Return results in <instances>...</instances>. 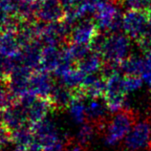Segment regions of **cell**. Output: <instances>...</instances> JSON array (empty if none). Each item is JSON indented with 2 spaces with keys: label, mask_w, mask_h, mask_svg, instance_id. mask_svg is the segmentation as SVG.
Returning <instances> with one entry per match:
<instances>
[{
  "label": "cell",
  "mask_w": 151,
  "mask_h": 151,
  "mask_svg": "<svg viewBox=\"0 0 151 151\" xmlns=\"http://www.w3.org/2000/svg\"><path fill=\"white\" fill-rule=\"evenodd\" d=\"M34 142L32 151H63L64 142L59 137L55 124L50 121L42 120L33 125Z\"/></svg>",
  "instance_id": "6da1fadb"
},
{
  "label": "cell",
  "mask_w": 151,
  "mask_h": 151,
  "mask_svg": "<svg viewBox=\"0 0 151 151\" xmlns=\"http://www.w3.org/2000/svg\"><path fill=\"white\" fill-rule=\"evenodd\" d=\"M99 50L102 57L108 61L112 63L120 62L128 52V40L124 35H113L101 43Z\"/></svg>",
  "instance_id": "7a4b0ae2"
},
{
  "label": "cell",
  "mask_w": 151,
  "mask_h": 151,
  "mask_svg": "<svg viewBox=\"0 0 151 151\" xmlns=\"http://www.w3.org/2000/svg\"><path fill=\"white\" fill-rule=\"evenodd\" d=\"M150 26L149 15L142 10H131L122 19V27L127 35L137 39H142Z\"/></svg>",
  "instance_id": "3957f363"
},
{
  "label": "cell",
  "mask_w": 151,
  "mask_h": 151,
  "mask_svg": "<svg viewBox=\"0 0 151 151\" xmlns=\"http://www.w3.org/2000/svg\"><path fill=\"white\" fill-rule=\"evenodd\" d=\"M35 15L46 23L58 22L65 14L59 0H37L34 1Z\"/></svg>",
  "instance_id": "277c9868"
},
{
  "label": "cell",
  "mask_w": 151,
  "mask_h": 151,
  "mask_svg": "<svg viewBox=\"0 0 151 151\" xmlns=\"http://www.w3.org/2000/svg\"><path fill=\"white\" fill-rule=\"evenodd\" d=\"M94 13L97 15L96 17L98 19L99 27L102 29L116 30L122 24V20L120 19L117 10L108 2H103L100 0Z\"/></svg>",
  "instance_id": "5b68a950"
},
{
  "label": "cell",
  "mask_w": 151,
  "mask_h": 151,
  "mask_svg": "<svg viewBox=\"0 0 151 151\" xmlns=\"http://www.w3.org/2000/svg\"><path fill=\"white\" fill-rule=\"evenodd\" d=\"M51 78L45 70H35L33 72L29 82V94L39 98H46L54 89Z\"/></svg>",
  "instance_id": "8992f818"
},
{
  "label": "cell",
  "mask_w": 151,
  "mask_h": 151,
  "mask_svg": "<svg viewBox=\"0 0 151 151\" xmlns=\"http://www.w3.org/2000/svg\"><path fill=\"white\" fill-rule=\"evenodd\" d=\"M131 130V119L129 115L126 113H121L116 115L110 124L107 127L106 142L109 145H113L116 142L129 133Z\"/></svg>",
  "instance_id": "52a82bcc"
},
{
  "label": "cell",
  "mask_w": 151,
  "mask_h": 151,
  "mask_svg": "<svg viewBox=\"0 0 151 151\" xmlns=\"http://www.w3.org/2000/svg\"><path fill=\"white\" fill-rule=\"evenodd\" d=\"M21 45L18 41L17 32L11 29L0 34V55L6 58H15L20 53Z\"/></svg>",
  "instance_id": "ba28073f"
},
{
  "label": "cell",
  "mask_w": 151,
  "mask_h": 151,
  "mask_svg": "<svg viewBox=\"0 0 151 151\" xmlns=\"http://www.w3.org/2000/svg\"><path fill=\"white\" fill-rule=\"evenodd\" d=\"M97 35V24L83 21L76 26L71 32V37L76 44L86 45L92 42Z\"/></svg>",
  "instance_id": "9c48e42d"
},
{
  "label": "cell",
  "mask_w": 151,
  "mask_h": 151,
  "mask_svg": "<svg viewBox=\"0 0 151 151\" xmlns=\"http://www.w3.org/2000/svg\"><path fill=\"white\" fill-rule=\"evenodd\" d=\"M151 136V127L147 122H139L129 131L127 136V145L130 147H142L149 141Z\"/></svg>",
  "instance_id": "30bf717a"
},
{
  "label": "cell",
  "mask_w": 151,
  "mask_h": 151,
  "mask_svg": "<svg viewBox=\"0 0 151 151\" xmlns=\"http://www.w3.org/2000/svg\"><path fill=\"white\" fill-rule=\"evenodd\" d=\"M50 97H51L52 103H54V104H55L57 106H60V107L69 106L75 99L70 88H68V87H66L64 85L54 87Z\"/></svg>",
  "instance_id": "8fae6325"
},
{
  "label": "cell",
  "mask_w": 151,
  "mask_h": 151,
  "mask_svg": "<svg viewBox=\"0 0 151 151\" xmlns=\"http://www.w3.org/2000/svg\"><path fill=\"white\" fill-rule=\"evenodd\" d=\"M78 61V69L81 70L85 75H94L98 72L101 65L98 54H87Z\"/></svg>",
  "instance_id": "7c38bea8"
},
{
  "label": "cell",
  "mask_w": 151,
  "mask_h": 151,
  "mask_svg": "<svg viewBox=\"0 0 151 151\" xmlns=\"http://www.w3.org/2000/svg\"><path fill=\"white\" fill-rule=\"evenodd\" d=\"M106 107L103 102L93 99L92 101L88 102V104L85 105V112L86 117L90 118L91 120L98 121L101 118L103 117V115L105 113Z\"/></svg>",
  "instance_id": "4fadbf2b"
},
{
  "label": "cell",
  "mask_w": 151,
  "mask_h": 151,
  "mask_svg": "<svg viewBox=\"0 0 151 151\" xmlns=\"http://www.w3.org/2000/svg\"><path fill=\"white\" fill-rule=\"evenodd\" d=\"M69 106H70V114L71 117L73 118V120L76 122H78V124H82L86 117L85 104H83L81 101L77 100V99H74V101Z\"/></svg>",
  "instance_id": "5bb4252c"
},
{
  "label": "cell",
  "mask_w": 151,
  "mask_h": 151,
  "mask_svg": "<svg viewBox=\"0 0 151 151\" xmlns=\"http://www.w3.org/2000/svg\"><path fill=\"white\" fill-rule=\"evenodd\" d=\"M94 127L91 124H81V128L77 134L78 142L81 145H85L89 144L94 136Z\"/></svg>",
  "instance_id": "9a60e30c"
},
{
  "label": "cell",
  "mask_w": 151,
  "mask_h": 151,
  "mask_svg": "<svg viewBox=\"0 0 151 151\" xmlns=\"http://www.w3.org/2000/svg\"><path fill=\"white\" fill-rule=\"evenodd\" d=\"M141 85H142V79L134 75H129L128 77L124 78V86L125 93L135 91Z\"/></svg>",
  "instance_id": "2e32d148"
},
{
  "label": "cell",
  "mask_w": 151,
  "mask_h": 151,
  "mask_svg": "<svg viewBox=\"0 0 151 151\" xmlns=\"http://www.w3.org/2000/svg\"><path fill=\"white\" fill-rule=\"evenodd\" d=\"M8 102V95L2 88H0V111L6 108Z\"/></svg>",
  "instance_id": "e0dca14e"
},
{
  "label": "cell",
  "mask_w": 151,
  "mask_h": 151,
  "mask_svg": "<svg viewBox=\"0 0 151 151\" xmlns=\"http://www.w3.org/2000/svg\"><path fill=\"white\" fill-rule=\"evenodd\" d=\"M14 151H28V148L22 145H17V147L14 149Z\"/></svg>",
  "instance_id": "ac0fdd59"
},
{
  "label": "cell",
  "mask_w": 151,
  "mask_h": 151,
  "mask_svg": "<svg viewBox=\"0 0 151 151\" xmlns=\"http://www.w3.org/2000/svg\"><path fill=\"white\" fill-rule=\"evenodd\" d=\"M68 151H81V147H79V146H75V147L70 148Z\"/></svg>",
  "instance_id": "d6986e66"
},
{
  "label": "cell",
  "mask_w": 151,
  "mask_h": 151,
  "mask_svg": "<svg viewBox=\"0 0 151 151\" xmlns=\"http://www.w3.org/2000/svg\"><path fill=\"white\" fill-rule=\"evenodd\" d=\"M147 60L151 63V53L149 54V55H148V58H147Z\"/></svg>",
  "instance_id": "ffe728a7"
},
{
  "label": "cell",
  "mask_w": 151,
  "mask_h": 151,
  "mask_svg": "<svg viewBox=\"0 0 151 151\" xmlns=\"http://www.w3.org/2000/svg\"><path fill=\"white\" fill-rule=\"evenodd\" d=\"M0 57H1V55H0ZM1 62H2V58H0V66H1Z\"/></svg>",
  "instance_id": "44dd1931"
},
{
  "label": "cell",
  "mask_w": 151,
  "mask_h": 151,
  "mask_svg": "<svg viewBox=\"0 0 151 151\" xmlns=\"http://www.w3.org/2000/svg\"><path fill=\"white\" fill-rule=\"evenodd\" d=\"M0 151H3V150H2V149H0Z\"/></svg>",
  "instance_id": "7402d4cb"
}]
</instances>
